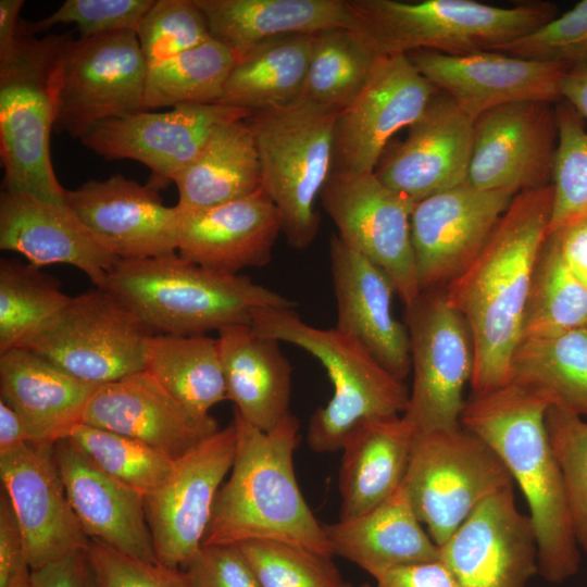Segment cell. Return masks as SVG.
Instances as JSON below:
<instances>
[{"instance_id": "ba28073f", "label": "cell", "mask_w": 587, "mask_h": 587, "mask_svg": "<svg viewBox=\"0 0 587 587\" xmlns=\"http://www.w3.org/2000/svg\"><path fill=\"white\" fill-rule=\"evenodd\" d=\"M339 112L302 99L248 118L262 170V188L280 212L288 245L307 249L321 217L315 201L332 167L333 130Z\"/></svg>"}, {"instance_id": "4dcf8cb0", "label": "cell", "mask_w": 587, "mask_h": 587, "mask_svg": "<svg viewBox=\"0 0 587 587\" xmlns=\"http://www.w3.org/2000/svg\"><path fill=\"white\" fill-rule=\"evenodd\" d=\"M416 435L402 414L357 424L341 448L339 520L365 514L402 485Z\"/></svg>"}, {"instance_id": "ac0fdd59", "label": "cell", "mask_w": 587, "mask_h": 587, "mask_svg": "<svg viewBox=\"0 0 587 587\" xmlns=\"http://www.w3.org/2000/svg\"><path fill=\"white\" fill-rule=\"evenodd\" d=\"M515 195L464 183L415 203L411 234L421 291L445 288L471 265Z\"/></svg>"}, {"instance_id": "680465c9", "label": "cell", "mask_w": 587, "mask_h": 587, "mask_svg": "<svg viewBox=\"0 0 587 587\" xmlns=\"http://www.w3.org/2000/svg\"><path fill=\"white\" fill-rule=\"evenodd\" d=\"M561 97L587 120V66L571 68L563 76Z\"/></svg>"}, {"instance_id": "91938a15", "label": "cell", "mask_w": 587, "mask_h": 587, "mask_svg": "<svg viewBox=\"0 0 587 587\" xmlns=\"http://www.w3.org/2000/svg\"><path fill=\"white\" fill-rule=\"evenodd\" d=\"M358 587H374V586H372V585H370V584H362V585H360V586H358Z\"/></svg>"}, {"instance_id": "9f6ffc18", "label": "cell", "mask_w": 587, "mask_h": 587, "mask_svg": "<svg viewBox=\"0 0 587 587\" xmlns=\"http://www.w3.org/2000/svg\"><path fill=\"white\" fill-rule=\"evenodd\" d=\"M27 442H30V438L23 421L0 399V453Z\"/></svg>"}, {"instance_id": "6da1fadb", "label": "cell", "mask_w": 587, "mask_h": 587, "mask_svg": "<svg viewBox=\"0 0 587 587\" xmlns=\"http://www.w3.org/2000/svg\"><path fill=\"white\" fill-rule=\"evenodd\" d=\"M551 184L516 193L477 258L444 289L474 342L472 394L510 384L533 274L548 235Z\"/></svg>"}, {"instance_id": "5b68a950", "label": "cell", "mask_w": 587, "mask_h": 587, "mask_svg": "<svg viewBox=\"0 0 587 587\" xmlns=\"http://www.w3.org/2000/svg\"><path fill=\"white\" fill-rule=\"evenodd\" d=\"M70 35L39 38L20 20L11 54L0 61V157L3 189L65 203L50 157L61 68Z\"/></svg>"}, {"instance_id": "f907efd6", "label": "cell", "mask_w": 587, "mask_h": 587, "mask_svg": "<svg viewBox=\"0 0 587 587\" xmlns=\"http://www.w3.org/2000/svg\"><path fill=\"white\" fill-rule=\"evenodd\" d=\"M180 570L193 587H262L237 545H202Z\"/></svg>"}, {"instance_id": "f6af8a7d", "label": "cell", "mask_w": 587, "mask_h": 587, "mask_svg": "<svg viewBox=\"0 0 587 587\" xmlns=\"http://www.w3.org/2000/svg\"><path fill=\"white\" fill-rule=\"evenodd\" d=\"M545 424L563 474L575 536L587 553V420L550 405Z\"/></svg>"}, {"instance_id": "d590c367", "label": "cell", "mask_w": 587, "mask_h": 587, "mask_svg": "<svg viewBox=\"0 0 587 587\" xmlns=\"http://www.w3.org/2000/svg\"><path fill=\"white\" fill-rule=\"evenodd\" d=\"M510 371V383L587 420V329L522 338Z\"/></svg>"}, {"instance_id": "ab89813d", "label": "cell", "mask_w": 587, "mask_h": 587, "mask_svg": "<svg viewBox=\"0 0 587 587\" xmlns=\"http://www.w3.org/2000/svg\"><path fill=\"white\" fill-rule=\"evenodd\" d=\"M577 329H587V285L547 235L533 274L522 338Z\"/></svg>"}, {"instance_id": "11a10c76", "label": "cell", "mask_w": 587, "mask_h": 587, "mask_svg": "<svg viewBox=\"0 0 587 587\" xmlns=\"http://www.w3.org/2000/svg\"><path fill=\"white\" fill-rule=\"evenodd\" d=\"M548 235L555 240L570 270L587 285V216Z\"/></svg>"}, {"instance_id": "f5cc1de1", "label": "cell", "mask_w": 587, "mask_h": 587, "mask_svg": "<svg viewBox=\"0 0 587 587\" xmlns=\"http://www.w3.org/2000/svg\"><path fill=\"white\" fill-rule=\"evenodd\" d=\"M32 587H95L87 550L71 553L33 570Z\"/></svg>"}, {"instance_id": "ee69618b", "label": "cell", "mask_w": 587, "mask_h": 587, "mask_svg": "<svg viewBox=\"0 0 587 587\" xmlns=\"http://www.w3.org/2000/svg\"><path fill=\"white\" fill-rule=\"evenodd\" d=\"M262 587H352L327 557L275 540L237 545Z\"/></svg>"}, {"instance_id": "e575fe53", "label": "cell", "mask_w": 587, "mask_h": 587, "mask_svg": "<svg viewBox=\"0 0 587 587\" xmlns=\"http://www.w3.org/2000/svg\"><path fill=\"white\" fill-rule=\"evenodd\" d=\"M313 35L282 36L253 48L236 61L220 103L255 113L297 101L308 72Z\"/></svg>"}, {"instance_id": "d6a6232c", "label": "cell", "mask_w": 587, "mask_h": 587, "mask_svg": "<svg viewBox=\"0 0 587 587\" xmlns=\"http://www.w3.org/2000/svg\"><path fill=\"white\" fill-rule=\"evenodd\" d=\"M324 530L333 554L374 579L395 569L439 559L438 546L414 513L403 483L371 511L324 525Z\"/></svg>"}, {"instance_id": "2e32d148", "label": "cell", "mask_w": 587, "mask_h": 587, "mask_svg": "<svg viewBox=\"0 0 587 587\" xmlns=\"http://www.w3.org/2000/svg\"><path fill=\"white\" fill-rule=\"evenodd\" d=\"M252 115L251 111L221 103L141 111L99 122L80 141L105 160L143 163L152 172L149 184L158 189L174 183L221 126Z\"/></svg>"}, {"instance_id": "7dc6e473", "label": "cell", "mask_w": 587, "mask_h": 587, "mask_svg": "<svg viewBox=\"0 0 587 587\" xmlns=\"http://www.w3.org/2000/svg\"><path fill=\"white\" fill-rule=\"evenodd\" d=\"M491 51L561 63L570 68L587 66V0L579 1L572 10L536 30Z\"/></svg>"}, {"instance_id": "cb8c5ba5", "label": "cell", "mask_w": 587, "mask_h": 587, "mask_svg": "<svg viewBox=\"0 0 587 587\" xmlns=\"http://www.w3.org/2000/svg\"><path fill=\"white\" fill-rule=\"evenodd\" d=\"M82 423L137 439L178 460L218 430L191 416L146 370L100 385Z\"/></svg>"}, {"instance_id": "f1b7e54d", "label": "cell", "mask_w": 587, "mask_h": 587, "mask_svg": "<svg viewBox=\"0 0 587 587\" xmlns=\"http://www.w3.org/2000/svg\"><path fill=\"white\" fill-rule=\"evenodd\" d=\"M98 385L83 382L24 347L0 353L1 400L23 421L29 444L54 445L82 423Z\"/></svg>"}, {"instance_id": "816d5d0a", "label": "cell", "mask_w": 587, "mask_h": 587, "mask_svg": "<svg viewBox=\"0 0 587 587\" xmlns=\"http://www.w3.org/2000/svg\"><path fill=\"white\" fill-rule=\"evenodd\" d=\"M33 569L8 495H0V587H32Z\"/></svg>"}, {"instance_id": "83f0119b", "label": "cell", "mask_w": 587, "mask_h": 587, "mask_svg": "<svg viewBox=\"0 0 587 587\" xmlns=\"http://www.w3.org/2000/svg\"><path fill=\"white\" fill-rule=\"evenodd\" d=\"M282 230L280 212L261 188L214 208L179 211L177 251L209 270L238 274L266 265Z\"/></svg>"}, {"instance_id": "4fadbf2b", "label": "cell", "mask_w": 587, "mask_h": 587, "mask_svg": "<svg viewBox=\"0 0 587 587\" xmlns=\"http://www.w3.org/2000/svg\"><path fill=\"white\" fill-rule=\"evenodd\" d=\"M148 64L137 34L115 32L65 45L54 128L80 139L99 122L145 109Z\"/></svg>"}, {"instance_id": "d6986e66", "label": "cell", "mask_w": 587, "mask_h": 587, "mask_svg": "<svg viewBox=\"0 0 587 587\" xmlns=\"http://www.w3.org/2000/svg\"><path fill=\"white\" fill-rule=\"evenodd\" d=\"M438 550L460 587H527L538 574L535 528L514 484L485 499Z\"/></svg>"}, {"instance_id": "681fc988", "label": "cell", "mask_w": 587, "mask_h": 587, "mask_svg": "<svg viewBox=\"0 0 587 587\" xmlns=\"http://www.w3.org/2000/svg\"><path fill=\"white\" fill-rule=\"evenodd\" d=\"M95 587H193L180 569L147 563L90 539L87 548Z\"/></svg>"}, {"instance_id": "7bdbcfd3", "label": "cell", "mask_w": 587, "mask_h": 587, "mask_svg": "<svg viewBox=\"0 0 587 587\" xmlns=\"http://www.w3.org/2000/svg\"><path fill=\"white\" fill-rule=\"evenodd\" d=\"M558 145L551 186L553 202L548 234L587 216V130L566 101L554 107Z\"/></svg>"}, {"instance_id": "60d3db41", "label": "cell", "mask_w": 587, "mask_h": 587, "mask_svg": "<svg viewBox=\"0 0 587 587\" xmlns=\"http://www.w3.org/2000/svg\"><path fill=\"white\" fill-rule=\"evenodd\" d=\"M60 282L30 263L0 260V353L23 346L70 301Z\"/></svg>"}, {"instance_id": "484cf974", "label": "cell", "mask_w": 587, "mask_h": 587, "mask_svg": "<svg viewBox=\"0 0 587 587\" xmlns=\"http://www.w3.org/2000/svg\"><path fill=\"white\" fill-rule=\"evenodd\" d=\"M53 457L88 538L129 558L158 563L143 497L99 469L68 438L54 442Z\"/></svg>"}, {"instance_id": "ffe728a7", "label": "cell", "mask_w": 587, "mask_h": 587, "mask_svg": "<svg viewBox=\"0 0 587 587\" xmlns=\"http://www.w3.org/2000/svg\"><path fill=\"white\" fill-rule=\"evenodd\" d=\"M0 478L33 570L87 550L90 539L68 501L53 445L27 442L0 453Z\"/></svg>"}, {"instance_id": "8fae6325", "label": "cell", "mask_w": 587, "mask_h": 587, "mask_svg": "<svg viewBox=\"0 0 587 587\" xmlns=\"http://www.w3.org/2000/svg\"><path fill=\"white\" fill-rule=\"evenodd\" d=\"M405 326L413 380L403 417L416 434L460 427L475 361L466 320L434 289L405 307Z\"/></svg>"}, {"instance_id": "6f0895ef", "label": "cell", "mask_w": 587, "mask_h": 587, "mask_svg": "<svg viewBox=\"0 0 587 587\" xmlns=\"http://www.w3.org/2000/svg\"><path fill=\"white\" fill-rule=\"evenodd\" d=\"M23 5V0L0 1V61L5 60L14 48Z\"/></svg>"}, {"instance_id": "7a4b0ae2", "label": "cell", "mask_w": 587, "mask_h": 587, "mask_svg": "<svg viewBox=\"0 0 587 587\" xmlns=\"http://www.w3.org/2000/svg\"><path fill=\"white\" fill-rule=\"evenodd\" d=\"M550 404L513 383L472 394L461 425L501 459L522 490L537 539L538 574L561 584L579 569L578 546L563 474L551 448L545 417Z\"/></svg>"}, {"instance_id": "603a6c76", "label": "cell", "mask_w": 587, "mask_h": 587, "mask_svg": "<svg viewBox=\"0 0 587 587\" xmlns=\"http://www.w3.org/2000/svg\"><path fill=\"white\" fill-rule=\"evenodd\" d=\"M471 118L437 90L407 138L384 152L374 173L415 203L466 182L473 145Z\"/></svg>"}, {"instance_id": "f546056e", "label": "cell", "mask_w": 587, "mask_h": 587, "mask_svg": "<svg viewBox=\"0 0 587 587\" xmlns=\"http://www.w3.org/2000/svg\"><path fill=\"white\" fill-rule=\"evenodd\" d=\"M211 37L236 61L260 43L344 27L359 29L349 0H195Z\"/></svg>"}, {"instance_id": "bcb514c9", "label": "cell", "mask_w": 587, "mask_h": 587, "mask_svg": "<svg viewBox=\"0 0 587 587\" xmlns=\"http://www.w3.org/2000/svg\"><path fill=\"white\" fill-rule=\"evenodd\" d=\"M137 37L148 67L212 38L195 0H154L140 23Z\"/></svg>"}, {"instance_id": "74e56055", "label": "cell", "mask_w": 587, "mask_h": 587, "mask_svg": "<svg viewBox=\"0 0 587 587\" xmlns=\"http://www.w3.org/2000/svg\"><path fill=\"white\" fill-rule=\"evenodd\" d=\"M379 57L357 30L337 27L314 34L299 99L340 112L364 88Z\"/></svg>"}, {"instance_id": "52a82bcc", "label": "cell", "mask_w": 587, "mask_h": 587, "mask_svg": "<svg viewBox=\"0 0 587 587\" xmlns=\"http://www.w3.org/2000/svg\"><path fill=\"white\" fill-rule=\"evenodd\" d=\"M251 327L260 335L297 346L324 366L333 385L325 407L312 414L308 446L319 453L341 450L349 433L361 421L403 414L409 390L358 340L337 328H317L303 322L294 309H259Z\"/></svg>"}, {"instance_id": "9a60e30c", "label": "cell", "mask_w": 587, "mask_h": 587, "mask_svg": "<svg viewBox=\"0 0 587 587\" xmlns=\"http://www.w3.org/2000/svg\"><path fill=\"white\" fill-rule=\"evenodd\" d=\"M436 92L405 54L380 55L364 88L336 116L330 173L374 172L390 138L414 123Z\"/></svg>"}, {"instance_id": "db71d44e", "label": "cell", "mask_w": 587, "mask_h": 587, "mask_svg": "<svg viewBox=\"0 0 587 587\" xmlns=\"http://www.w3.org/2000/svg\"><path fill=\"white\" fill-rule=\"evenodd\" d=\"M375 582L374 587H460L439 559L391 570Z\"/></svg>"}, {"instance_id": "9c48e42d", "label": "cell", "mask_w": 587, "mask_h": 587, "mask_svg": "<svg viewBox=\"0 0 587 587\" xmlns=\"http://www.w3.org/2000/svg\"><path fill=\"white\" fill-rule=\"evenodd\" d=\"M513 484L498 454L462 425L417 434L403 479L414 513L437 546L485 499Z\"/></svg>"}, {"instance_id": "8992f818", "label": "cell", "mask_w": 587, "mask_h": 587, "mask_svg": "<svg viewBox=\"0 0 587 587\" xmlns=\"http://www.w3.org/2000/svg\"><path fill=\"white\" fill-rule=\"evenodd\" d=\"M349 1L359 20L357 32L378 55L491 51L558 16L555 4L537 0L510 8L473 0Z\"/></svg>"}, {"instance_id": "b9f144b4", "label": "cell", "mask_w": 587, "mask_h": 587, "mask_svg": "<svg viewBox=\"0 0 587 587\" xmlns=\"http://www.w3.org/2000/svg\"><path fill=\"white\" fill-rule=\"evenodd\" d=\"M66 438L99 469L143 498L166 480L175 464V460L137 439L84 423Z\"/></svg>"}, {"instance_id": "44dd1931", "label": "cell", "mask_w": 587, "mask_h": 587, "mask_svg": "<svg viewBox=\"0 0 587 587\" xmlns=\"http://www.w3.org/2000/svg\"><path fill=\"white\" fill-rule=\"evenodd\" d=\"M417 71L474 121L488 110L523 101L559 102L571 70L495 51L450 55L429 50L407 54Z\"/></svg>"}, {"instance_id": "5bb4252c", "label": "cell", "mask_w": 587, "mask_h": 587, "mask_svg": "<svg viewBox=\"0 0 587 587\" xmlns=\"http://www.w3.org/2000/svg\"><path fill=\"white\" fill-rule=\"evenodd\" d=\"M235 450L230 422L176 460L166 480L143 498L159 564L182 569L199 551Z\"/></svg>"}, {"instance_id": "c3c4849f", "label": "cell", "mask_w": 587, "mask_h": 587, "mask_svg": "<svg viewBox=\"0 0 587 587\" xmlns=\"http://www.w3.org/2000/svg\"><path fill=\"white\" fill-rule=\"evenodd\" d=\"M154 0H66L51 15L36 21H24L34 35L58 24H75L80 37H92L115 32H134Z\"/></svg>"}, {"instance_id": "7402d4cb", "label": "cell", "mask_w": 587, "mask_h": 587, "mask_svg": "<svg viewBox=\"0 0 587 587\" xmlns=\"http://www.w3.org/2000/svg\"><path fill=\"white\" fill-rule=\"evenodd\" d=\"M66 204L118 259L174 253L178 245L179 211L163 203L158 189L113 175L90 179L66 190Z\"/></svg>"}, {"instance_id": "f35d334b", "label": "cell", "mask_w": 587, "mask_h": 587, "mask_svg": "<svg viewBox=\"0 0 587 587\" xmlns=\"http://www.w3.org/2000/svg\"><path fill=\"white\" fill-rule=\"evenodd\" d=\"M236 58L225 46L210 40L149 66L145 109L220 103Z\"/></svg>"}, {"instance_id": "3957f363", "label": "cell", "mask_w": 587, "mask_h": 587, "mask_svg": "<svg viewBox=\"0 0 587 587\" xmlns=\"http://www.w3.org/2000/svg\"><path fill=\"white\" fill-rule=\"evenodd\" d=\"M236 450L221 486L202 545L275 540L332 557L322 526L299 488L294 452L299 421L288 413L265 433L234 411Z\"/></svg>"}, {"instance_id": "7c38bea8", "label": "cell", "mask_w": 587, "mask_h": 587, "mask_svg": "<svg viewBox=\"0 0 587 587\" xmlns=\"http://www.w3.org/2000/svg\"><path fill=\"white\" fill-rule=\"evenodd\" d=\"M320 201L341 240L386 273L405 307L413 304L422 294L411 234L415 202L374 172L330 173Z\"/></svg>"}, {"instance_id": "8d00e7d4", "label": "cell", "mask_w": 587, "mask_h": 587, "mask_svg": "<svg viewBox=\"0 0 587 587\" xmlns=\"http://www.w3.org/2000/svg\"><path fill=\"white\" fill-rule=\"evenodd\" d=\"M146 371L195 419L227 399L217 338L154 334Z\"/></svg>"}, {"instance_id": "277c9868", "label": "cell", "mask_w": 587, "mask_h": 587, "mask_svg": "<svg viewBox=\"0 0 587 587\" xmlns=\"http://www.w3.org/2000/svg\"><path fill=\"white\" fill-rule=\"evenodd\" d=\"M104 289L154 334L193 336L251 324L259 309H294L295 301L239 274L209 270L170 253L118 259Z\"/></svg>"}, {"instance_id": "4316f807", "label": "cell", "mask_w": 587, "mask_h": 587, "mask_svg": "<svg viewBox=\"0 0 587 587\" xmlns=\"http://www.w3.org/2000/svg\"><path fill=\"white\" fill-rule=\"evenodd\" d=\"M0 248L41 267L68 264L98 288L118 260L65 203L3 189L0 196Z\"/></svg>"}, {"instance_id": "d4e9b609", "label": "cell", "mask_w": 587, "mask_h": 587, "mask_svg": "<svg viewBox=\"0 0 587 587\" xmlns=\"http://www.w3.org/2000/svg\"><path fill=\"white\" fill-rule=\"evenodd\" d=\"M337 305L335 328L358 340L389 373L404 380L411 371L410 338L392 315L395 287L378 266L338 235L329 241Z\"/></svg>"}, {"instance_id": "e0dca14e", "label": "cell", "mask_w": 587, "mask_h": 587, "mask_svg": "<svg viewBox=\"0 0 587 587\" xmlns=\"http://www.w3.org/2000/svg\"><path fill=\"white\" fill-rule=\"evenodd\" d=\"M557 145L552 103L523 101L488 110L474 121L465 183L514 193L548 186Z\"/></svg>"}, {"instance_id": "836d02e7", "label": "cell", "mask_w": 587, "mask_h": 587, "mask_svg": "<svg viewBox=\"0 0 587 587\" xmlns=\"http://www.w3.org/2000/svg\"><path fill=\"white\" fill-rule=\"evenodd\" d=\"M179 211L214 208L262 188V170L247 120L224 124L174 180Z\"/></svg>"}, {"instance_id": "30bf717a", "label": "cell", "mask_w": 587, "mask_h": 587, "mask_svg": "<svg viewBox=\"0 0 587 587\" xmlns=\"http://www.w3.org/2000/svg\"><path fill=\"white\" fill-rule=\"evenodd\" d=\"M153 335L117 297L96 287L71 297L21 347L100 386L146 370Z\"/></svg>"}, {"instance_id": "1f68e13d", "label": "cell", "mask_w": 587, "mask_h": 587, "mask_svg": "<svg viewBox=\"0 0 587 587\" xmlns=\"http://www.w3.org/2000/svg\"><path fill=\"white\" fill-rule=\"evenodd\" d=\"M216 338L234 411L260 430H273L290 413L292 366L279 341L249 324L223 327Z\"/></svg>"}]
</instances>
